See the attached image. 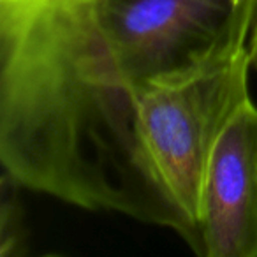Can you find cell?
<instances>
[{"label": "cell", "mask_w": 257, "mask_h": 257, "mask_svg": "<svg viewBox=\"0 0 257 257\" xmlns=\"http://www.w3.org/2000/svg\"><path fill=\"white\" fill-rule=\"evenodd\" d=\"M140 95L107 51L95 0H0V161L20 185L86 210L196 227L161 180Z\"/></svg>", "instance_id": "cell-1"}, {"label": "cell", "mask_w": 257, "mask_h": 257, "mask_svg": "<svg viewBox=\"0 0 257 257\" xmlns=\"http://www.w3.org/2000/svg\"><path fill=\"white\" fill-rule=\"evenodd\" d=\"M20 185L8 171L2 173V203H0V255H16L25 245L27 231L23 210L16 192Z\"/></svg>", "instance_id": "cell-5"}, {"label": "cell", "mask_w": 257, "mask_h": 257, "mask_svg": "<svg viewBox=\"0 0 257 257\" xmlns=\"http://www.w3.org/2000/svg\"><path fill=\"white\" fill-rule=\"evenodd\" d=\"M250 65L245 43L197 71L155 83L141 93L143 143L196 231L208 161L222 128L248 99Z\"/></svg>", "instance_id": "cell-3"}, {"label": "cell", "mask_w": 257, "mask_h": 257, "mask_svg": "<svg viewBox=\"0 0 257 257\" xmlns=\"http://www.w3.org/2000/svg\"><path fill=\"white\" fill-rule=\"evenodd\" d=\"M192 250L257 257V107L239 104L211 150Z\"/></svg>", "instance_id": "cell-4"}, {"label": "cell", "mask_w": 257, "mask_h": 257, "mask_svg": "<svg viewBox=\"0 0 257 257\" xmlns=\"http://www.w3.org/2000/svg\"><path fill=\"white\" fill-rule=\"evenodd\" d=\"M248 51H250L252 67H255V71H257V22H255V25H253V34H252V39H250V44H248Z\"/></svg>", "instance_id": "cell-6"}, {"label": "cell", "mask_w": 257, "mask_h": 257, "mask_svg": "<svg viewBox=\"0 0 257 257\" xmlns=\"http://www.w3.org/2000/svg\"><path fill=\"white\" fill-rule=\"evenodd\" d=\"M257 0H95L107 51L125 85L189 74L246 43Z\"/></svg>", "instance_id": "cell-2"}]
</instances>
